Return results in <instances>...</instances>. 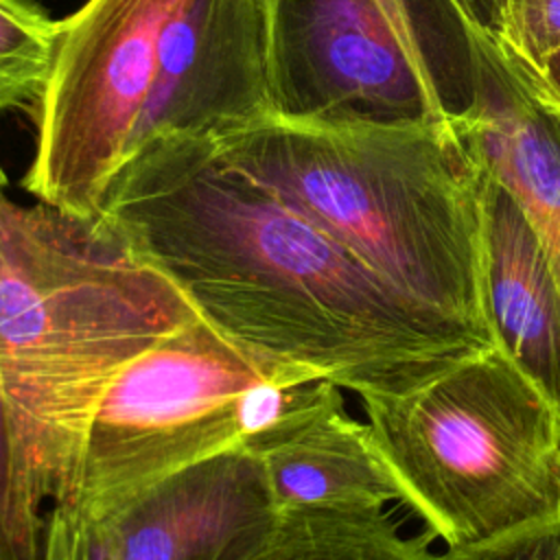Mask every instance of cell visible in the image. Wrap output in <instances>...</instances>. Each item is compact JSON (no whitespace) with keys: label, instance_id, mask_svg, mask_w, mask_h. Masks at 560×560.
<instances>
[{"label":"cell","instance_id":"obj_1","mask_svg":"<svg viewBox=\"0 0 560 560\" xmlns=\"http://www.w3.org/2000/svg\"><path fill=\"white\" fill-rule=\"evenodd\" d=\"M98 217L230 341L359 398L407 392L494 346L488 332L398 291L225 164L212 138L138 147Z\"/></svg>","mask_w":560,"mask_h":560},{"label":"cell","instance_id":"obj_2","mask_svg":"<svg viewBox=\"0 0 560 560\" xmlns=\"http://www.w3.org/2000/svg\"><path fill=\"white\" fill-rule=\"evenodd\" d=\"M405 295L490 332L481 258L492 175L455 109L440 118L278 116L212 140Z\"/></svg>","mask_w":560,"mask_h":560},{"label":"cell","instance_id":"obj_3","mask_svg":"<svg viewBox=\"0 0 560 560\" xmlns=\"http://www.w3.org/2000/svg\"><path fill=\"white\" fill-rule=\"evenodd\" d=\"M195 317L188 298L103 217L22 206L0 166V381L42 501H74L107 387Z\"/></svg>","mask_w":560,"mask_h":560},{"label":"cell","instance_id":"obj_4","mask_svg":"<svg viewBox=\"0 0 560 560\" xmlns=\"http://www.w3.org/2000/svg\"><path fill=\"white\" fill-rule=\"evenodd\" d=\"M361 402L405 503L446 547L560 512V413L497 346Z\"/></svg>","mask_w":560,"mask_h":560},{"label":"cell","instance_id":"obj_5","mask_svg":"<svg viewBox=\"0 0 560 560\" xmlns=\"http://www.w3.org/2000/svg\"><path fill=\"white\" fill-rule=\"evenodd\" d=\"M306 378L322 376L249 354L201 317L186 322L107 387L72 503L101 521L182 468L258 451L313 405Z\"/></svg>","mask_w":560,"mask_h":560},{"label":"cell","instance_id":"obj_6","mask_svg":"<svg viewBox=\"0 0 560 560\" xmlns=\"http://www.w3.org/2000/svg\"><path fill=\"white\" fill-rule=\"evenodd\" d=\"M182 0H85L59 22L35 101L22 188L74 217H98L129 158L155 79L160 39Z\"/></svg>","mask_w":560,"mask_h":560},{"label":"cell","instance_id":"obj_7","mask_svg":"<svg viewBox=\"0 0 560 560\" xmlns=\"http://www.w3.org/2000/svg\"><path fill=\"white\" fill-rule=\"evenodd\" d=\"M271 114L448 116L422 88L376 0H267Z\"/></svg>","mask_w":560,"mask_h":560},{"label":"cell","instance_id":"obj_8","mask_svg":"<svg viewBox=\"0 0 560 560\" xmlns=\"http://www.w3.org/2000/svg\"><path fill=\"white\" fill-rule=\"evenodd\" d=\"M271 114L267 0H182L129 155L164 136L221 138Z\"/></svg>","mask_w":560,"mask_h":560},{"label":"cell","instance_id":"obj_9","mask_svg":"<svg viewBox=\"0 0 560 560\" xmlns=\"http://www.w3.org/2000/svg\"><path fill=\"white\" fill-rule=\"evenodd\" d=\"M278 516L258 457L228 451L155 481L101 525L112 560H243Z\"/></svg>","mask_w":560,"mask_h":560},{"label":"cell","instance_id":"obj_10","mask_svg":"<svg viewBox=\"0 0 560 560\" xmlns=\"http://www.w3.org/2000/svg\"><path fill=\"white\" fill-rule=\"evenodd\" d=\"M472 101L455 112L492 179L518 203L560 284V98L525 83L477 44H464Z\"/></svg>","mask_w":560,"mask_h":560},{"label":"cell","instance_id":"obj_11","mask_svg":"<svg viewBox=\"0 0 560 560\" xmlns=\"http://www.w3.org/2000/svg\"><path fill=\"white\" fill-rule=\"evenodd\" d=\"M481 282L494 346L560 413V284L527 217L497 182L486 206Z\"/></svg>","mask_w":560,"mask_h":560},{"label":"cell","instance_id":"obj_12","mask_svg":"<svg viewBox=\"0 0 560 560\" xmlns=\"http://www.w3.org/2000/svg\"><path fill=\"white\" fill-rule=\"evenodd\" d=\"M278 512L302 508H385L405 492L370 424L332 405L256 455Z\"/></svg>","mask_w":560,"mask_h":560},{"label":"cell","instance_id":"obj_13","mask_svg":"<svg viewBox=\"0 0 560 560\" xmlns=\"http://www.w3.org/2000/svg\"><path fill=\"white\" fill-rule=\"evenodd\" d=\"M424 538H402L383 508L280 512L269 536L243 560H433Z\"/></svg>","mask_w":560,"mask_h":560},{"label":"cell","instance_id":"obj_14","mask_svg":"<svg viewBox=\"0 0 560 560\" xmlns=\"http://www.w3.org/2000/svg\"><path fill=\"white\" fill-rule=\"evenodd\" d=\"M59 22L31 0H0V112L33 107L46 83Z\"/></svg>","mask_w":560,"mask_h":560},{"label":"cell","instance_id":"obj_15","mask_svg":"<svg viewBox=\"0 0 560 560\" xmlns=\"http://www.w3.org/2000/svg\"><path fill=\"white\" fill-rule=\"evenodd\" d=\"M18 451L0 381V560H39L46 514Z\"/></svg>","mask_w":560,"mask_h":560},{"label":"cell","instance_id":"obj_16","mask_svg":"<svg viewBox=\"0 0 560 560\" xmlns=\"http://www.w3.org/2000/svg\"><path fill=\"white\" fill-rule=\"evenodd\" d=\"M488 50L510 74L529 81L545 83L547 59L560 48V0H505L503 9V35L497 48Z\"/></svg>","mask_w":560,"mask_h":560},{"label":"cell","instance_id":"obj_17","mask_svg":"<svg viewBox=\"0 0 560 560\" xmlns=\"http://www.w3.org/2000/svg\"><path fill=\"white\" fill-rule=\"evenodd\" d=\"M39 560H112L101 521L74 503H50Z\"/></svg>","mask_w":560,"mask_h":560},{"label":"cell","instance_id":"obj_18","mask_svg":"<svg viewBox=\"0 0 560 560\" xmlns=\"http://www.w3.org/2000/svg\"><path fill=\"white\" fill-rule=\"evenodd\" d=\"M433 560H560V512L479 545L446 547Z\"/></svg>","mask_w":560,"mask_h":560},{"label":"cell","instance_id":"obj_19","mask_svg":"<svg viewBox=\"0 0 560 560\" xmlns=\"http://www.w3.org/2000/svg\"><path fill=\"white\" fill-rule=\"evenodd\" d=\"M378 9L383 11L387 24L392 26L398 44L402 46L405 50V57L407 61L411 63L416 77L420 79L422 88L427 90L429 98L440 107V109H451L442 96V90H440V83L433 74V68L427 59V52H424V46H422V39H420V33L413 24V18H411V11H409V4L407 0H376Z\"/></svg>","mask_w":560,"mask_h":560},{"label":"cell","instance_id":"obj_20","mask_svg":"<svg viewBox=\"0 0 560 560\" xmlns=\"http://www.w3.org/2000/svg\"><path fill=\"white\" fill-rule=\"evenodd\" d=\"M455 18L462 39L497 48L503 35L505 0H442Z\"/></svg>","mask_w":560,"mask_h":560},{"label":"cell","instance_id":"obj_21","mask_svg":"<svg viewBox=\"0 0 560 560\" xmlns=\"http://www.w3.org/2000/svg\"><path fill=\"white\" fill-rule=\"evenodd\" d=\"M545 85L560 98V48L551 52L545 70Z\"/></svg>","mask_w":560,"mask_h":560}]
</instances>
